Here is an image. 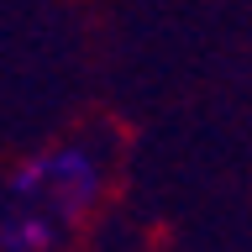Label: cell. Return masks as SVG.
<instances>
[{
	"label": "cell",
	"mask_w": 252,
	"mask_h": 252,
	"mask_svg": "<svg viewBox=\"0 0 252 252\" xmlns=\"http://www.w3.org/2000/svg\"><path fill=\"white\" fill-rule=\"evenodd\" d=\"M105 179L110 158L90 137H63L16 163L0 210L5 252H68L105 194Z\"/></svg>",
	"instance_id": "obj_1"
}]
</instances>
